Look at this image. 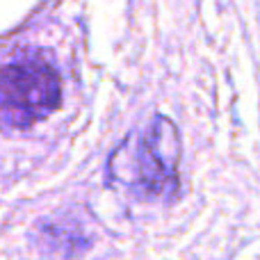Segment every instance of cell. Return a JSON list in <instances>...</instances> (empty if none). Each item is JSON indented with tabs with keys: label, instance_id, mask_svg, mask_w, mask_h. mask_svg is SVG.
Masks as SVG:
<instances>
[{
	"label": "cell",
	"instance_id": "1",
	"mask_svg": "<svg viewBox=\"0 0 260 260\" xmlns=\"http://www.w3.org/2000/svg\"><path fill=\"white\" fill-rule=\"evenodd\" d=\"M59 103V78L39 59L0 67V126L23 128L50 114Z\"/></svg>",
	"mask_w": 260,
	"mask_h": 260
},
{
	"label": "cell",
	"instance_id": "2",
	"mask_svg": "<svg viewBox=\"0 0 260 260\" xmlns=\"http://www.w3.org/2000/svg\"><path fill=\"white\" fill-rule=\"evenodd\" d=\"M180 160L178 130L165 117H155L144 130L139 144V185L151 197H167L176 192V169Z\"/></svg>",
	"mask_w": 260,
	"mask_h": 260
}]
</instances>
